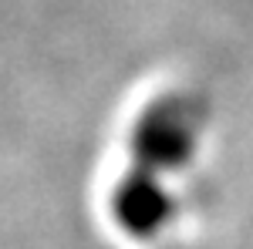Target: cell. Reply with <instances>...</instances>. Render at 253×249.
Returning <instances> with one entry per match:
<instances>
[{
    "label": "cell",
    "mask_w": 253,
    "mask_h": 249,
    "mask_svg": "<svg viewBox=\"0 0 253 249\" xmlns=\"http://www.w3.org/2000/svg\"><path fill=\"white\" fill-rule=\"evenodd\" d=\"M206 125V105L189 91L159 95L142 108L128 132V152L135 165L152 172H179L193 162Z\"/></svg>",
    "instance_id": "cell-1"
},
{
    "label": "cell",
    "mask_w": 253,
    "mask_h": 249,
    "mask_svg": "<svg viewBox=\"0 0 253 249\" xmlns=\"http://www.w3.org/2000/svg\"><path fill=\"white\" fill-rule=\"evenodd\" d=\"M108 212L115 226L132 239H156L175 219V195L162 182V175L145 165H128L115 178L108 195Z\"/></svg>",
    "instance_id": "cell-2"
}]
</instances>
